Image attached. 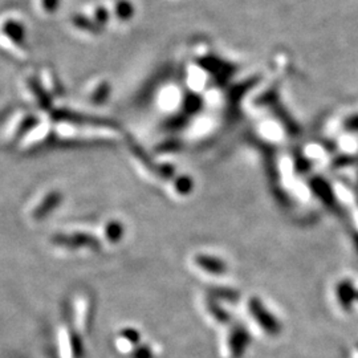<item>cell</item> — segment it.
Instances as JSON below:
<instances>
[{
    "label": "cell",
    "instance_id": "1",
    "mask_svg": "<svg viewBox=\"0 0 358 358\" xmlns=\"http://www.w3.org/2000/svg\"><path fill=\"white\" fill-rule=\"evenodd\" d=\"M248 310H251V314L256 324L261 326L263 332H265L268 336H277L280 333L281 326L279 320L272 313L268 312L261 301L252 300L251 304H248Z\"/></svg>",
    "mask_w": 358,
    "mask_h": 358
},
{
    "label": "cell",
    "instance_id": "2",
    "mask_svg": "<svg viewBox=\"0 0 358 358\" xmlns=\"http://www.w3.org/2000/svg\"><path fill=\"white\" fill-rule=\"evenodd\" d=\"M248 342H249V336L245 328L238 326V328L232 329L229 333V340H228V349H229L231 356L234 358L242 357Z\"/></svg>",
    "mask_w": 358,
    "mask_h": 358
},
{
    "label": "cell",
    "instance_id": "3",
    "mask_svg": "<svg viewBox=\"0 0 358 358\" xmlns=\"http://www.w3.org/2000/svg\"><path fill=\"white\" fill-rule=\"evenodd\" d=\"M353 290L350 287L349 283H345L342 284L339 290V297H340V301H341V305L343 308H349L352 305V300H353Z\"/></svg>",
    "mask_w": 358,
    "mask_h": 358
},
{
    "label": "cell",
    "instance_id": "4",
    "mask_svg": "<svg viewBox=\"0 0 358 358\" xmlns=\"http://www.w3.org/2000/svg\"><path fill=\"white\" fill-rule=\"evenodd\" d=\"M131 358H153V352L147 346H137L131 353Z\"/></svg>",
    "mask_w": 358,
    "mask_h": 358
},
{
    "label": "cell",
    "instance_id": "5",
    "mask_svg": "<svg viewBox=\"0 0 358 358\" xmlns=\"http://www.w3.org/2000/svg\"><path fill=\"white\" fill-rule=\"evenodd\" d=\"M121 337L126 341L131 342L133 345H135L137 342L140 341V335L137 330L134 329H125L121 332Z\"/></svg>",
    "mask_w": 358,
    "mask_h": 358
},
{
    "label": "cell",
    "instance_id": "6",
    "mask_svg": "<svg viewBox=\"0 0 358 358\" xmlns=\"http://www.w3.org/2000/svg\"><path fill=\"white\" fill-rule=\"evenodd\" d=\"M346 126L350 131H358V117H353L352 120H349V122L346 124Z\"/></svg>",
    "mask_w": 358,
    "mask_h": 358
}]
</instances>
